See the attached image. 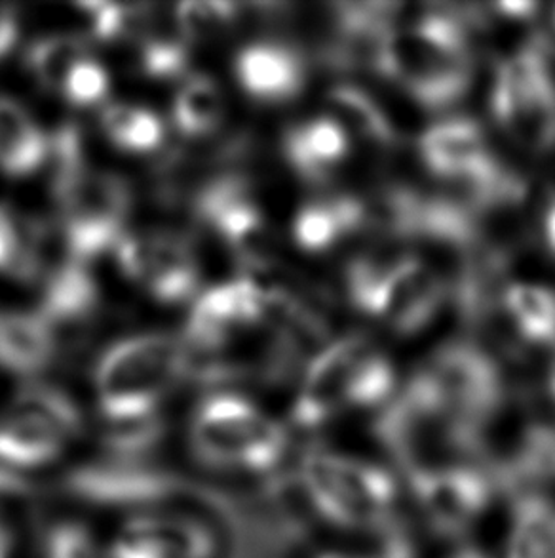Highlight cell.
<instances>
[{
  "mask_svg": "<svg viewBox=\"0 0 555 558\" xmlns=\"http://www.w3.org/2000/svg\"><path fill=\"white\" fill-rule=\"evenodd\" d=\"M489 15L473 4L432 7L384 37L371 71L424 111L453 109L472 90L473 33Z\"/></svg>",
  "mask_w": 555,
  "mask_h": 558,
  "instance_id": "6da1fadb",
  "label": "cell"
},
{
  "mask_svg": "<svg viewBox=\"0 0 555 558\" xmlns=\"http://www.w3.org/2000/svg\"><path fill=\"white\" fill-rule=\"evenodd\" d=\"M292 483L312 519L341 534L377 539L404 519L396 471L331 446H307L292 468Z\"/></svg>",
  "mask_w": 555,
  "mask_h": 558,
  "instance_id": "7a4b0ae2",
  "label": "cell"
},
{
  "mask_svg": "<svg viewBox=\"0 0 555 558\" xmlns=\"http://www.w3.org/2000/svg\"><path fill=\"white\" fill-rule=\"evenodd\" d=\"M193 460L219 475H246L259 484L289 473V430L238 392H211L193 412L188 425Z\"/></svg>",
  "mask_w": 555,
  "mask_h": 558,
  "instance_id": "3957f363",
  "label": "cell"
},
{
  "mask_svg": "<svg viewBox=\"0 0 555 558\" xmlns=\"http://www.w3.org/2000/svg\"><path fill=\"white\" fill-rule=\"evenodd\" d=\"M396 381V368L383 349L363 333H348L310 361L289 420L295 429L310 433L346 412L386 407Z\"/></svg>",
  "mask_w": 555,
  "mask_h": 558,
  "instance_id": "277c9868",
  "label": "cell"
},
{
  "mask_svg": "<svg viewBox=\"0 0 555 558\" xmlns=\"http://www.w3.org/2000/svg\"><path fill=\"white\" fill-rule=\"evenodd\" d=\"M343 288L350 307L404 338L432 325L449 300L445 275L415 254L354 257Z\"/></svg>",
  "mask_w": 555,
  "mask_h": 558,
  "instance_id": "5b68a950",
  "label": "cell"
},
{
  "mask_svg": "<svg viewBox=\"0 0 555 558\" xmlns=\"http://www.w3.org/2000/svg\"><path fill=\"white\" fill-rule=\"evenodd\" d=\"M185 368V345L172 336L141 333L114 343L99 359L94 376L99 412L106 422L158 414Z\"/></svg>",
  "mask_w": 555,
  "mask_h": 558,
  "instance_id": "8992f818",
  "label": "cell"
},
{
  "mask_svg": "<svg viewBox=\"0 0 555 558\" xmlns=\"http://www.w3.org/2000/svg\"><path fill=\"white\" fill-rule=\"evenodd\" d=\"M489 107L496 126L523 151H554L555 71L548 37L531 38L496 65Z\"/></svg>",
  "mask_w": 555,
  "mask_h": 558,
  "instance_id": "52a82bcc",
  "label": "cell"
},
{
  "mask_svg": "<svg viewBox=\"0 0 555 558\" xmlns=\"http://www.w3.org/2000/svg\"><path fill=\"white\" fill-rule=\"evenodd\" d=\"M491 460L455 461L404 476L417 519L430 536L462 544L496 499L504 498Z\"/></svg>",
  "mask_w": 555,
  "mask_h": 558,
  "instance_id": "ba28073f",
  "label": "cell"
},
{
  "mask_svg": "<svg viewBox=\"0 0 555 558\" xmlns=\"http://www.w3.org/2000/svg\"><path fill=\"white\" fill-rule=\"evenodd\" d=\"M415 372L458 422L483 437L489 438L508 407L510 387L503 366L476 341H447Z\"/></svg>",
  "mask_w": 555,
  "mask_h": 558,
  "instance_id": "9c48e42d",
  "label": "cell"
},
{
  "mask_svg": "<svg viewBox=\"0 0 555 558\" xmlns=\"http://www.w3.org/2000/svg\"><path fill=\"white\" fill-rule=\"evenodd\" d=\"M81 430L83 414L67 392L53 385H23L0 414V465L23 475L48 468Z\"/></svg>",
  "mask_w": 555,
  "mask_h": 558,
  "instance_id": "30bf717a",
  "label": "cell"
},
{
  "mask_svg": "<svg viewBox=\"0 0 555 558\" xmlns=\"http://www.w3.org/2000/svg\"><path fill=\"white\" fill-rule=\"evenodd\" d=\"M52 193L71 259L90 262L124 239L134 195L122 175L88 167Z\"/></svg>",
  "mask_w": 555,
  "mask_h": 558,
  "instance_id": "8fae6325",
  "label": "cell"
},
{
  "mask_svg": "<svg viewBox=\"0 0 555 558\" xmlns=\"http://www.w3.org/2000/svg\"><path fill=\"white\" fill-rule=\"evenodd\" d=\"M190 206L195 218L218 234L246 271H271L276 262V234L246 175H213L196 189Z\"/></svg>",
  "mask_w": 555,
  "mask_h": 558,
  "instance_id": "7c38bea8",
  "label": "cell"
},
{
  "mask_svg": "<svg viewBox=\"0 0 555 558\" xmlns=\"http://www.w3.org/2000/svg\"><path fill=\"white\" fill-rule=\"evenodd\" d=\"M61 488L88 506L152 507L181 494H193L196 484L150 461L106 458L71 469Z\"/></svg>",
  "mask_w": 555,
  "mask_h": 558,
  "instance_id": "4fadbf2b",
  "label": "cell"
},
{
  "mask_svg": "<svg viewBox=\"0 0 555 558\" xmlns=\"http://www.w3.org/2000/svg\"><path fill=\"white\" fill-rule=\"evenodd\" d=\"M122 272L147 288L155 300L177 305L195 295L200 267L185 234L150 231L124 236L116 246Z\"/></svg>",
  "mask_w": 555,
  "mask_h": 558,
  "instance_id": "5bb4252c",
  "label": "cell"
},
{
  "mask_svg": "<svg viewBox=\"0 0 555 558\" xmlns=\"http://www.w3.org/2000/svg\"><path fill=\"white\" fill-rule=\"evenodd\" d=\"M234 76L257 106H287L307 90L310 63L303 48L289 40L259 38L236 52Z\"/></svg>",
  "mask_w": 555,
  "mask_h": 558,
  "instance_id": "9a60e30c",
  "label": "cell"
},
{
  "mask_svg": "<svg viewBox=\"0 0 555 558\" xmlns=\"http://www.w3.org/2000/svg\"><path fill=\"white\" fill-rule=\"evenodd\" d=\"M353 155V136L333 114L295 122L282 136V157L308 185H328Z\"/></svg>",
  "mask_w": 555,
  "mask_h": 558,
  "instance_id": "2e32d148",
  "label": "cell"
},
{
  "mask_svg": "<svg viewBox=\"0 0 555 558\" xmlns=\"http://www.w3.org/2000/svg\"><path fill=\"white\" fill-rule=\"evenodd\" d=\"M366 231H371V204L348 193L310 198L300 204L292 221L295 246L314 256L328 254Z\"/></svg>",
  "mask_w": 555,
  "mask_h": 558,
  "instance_id": "e0dca14e",
  "label": "cell"
},
{
  "mask_svg": "<svg viewBox=\"0 0 555 558\" xmlns=\"http://www.w3.org/2000/svg\"><path fill=\"white\" fill-rule=\"evenodd\" d=\"M493 469L504 498L521 492L555 490V423H526L510 448L493 453Z\"/></svg>",
  "mask_w": 555,
  "mask_h": 558,
  "instance_id": "ac0fdd59",
  "label": "cell"
},
{
  "mask_svg": "<svg viewBox=\"0 0 555 558\" xmlns=\"http://www.w3.org/2000/svg\"><path fill=\"white\" fill-rule=\"evenodd\" d=\"M99 292L96 280L84 264L67 259L46 277L40 317L52 328L58 343L63 333L83 332L98 315Z\"/></svg>",
  "mask_w": 555,
  "mask_h": 558,
  "instance_id": "d6986e66",
  "label": "cell"
},
{
  "mask_svg": "<svg viewBox=\"0 0 555 558\" xmlns=\"http://www.w3.org/2000/svg\"><path fill=\"white\" fill-rule=\"evenodd\" d=\"M504 558H555V494L521 492L508 498Z\"/></svg>",
  "mask_w": 555,
  "mask_h": 558,
  "instance_id": "ffe728a7",
  "label": "cell"
},
{
  "mask_svg": "<svg viewBox=\"0 0 555 558\" xmlns=\"http://www.w3.org/2000/svg\"><path fill=\"white\" fill-rule=\"evenodd\" d=\"M58 338L40 313H0V368L20 376L46 371Z\"/></svg>",
  "mask_w": 555,
  "mask_h": 558,
  "instance_id": "44dd1931",
  "label": "cell"
},
{
  "mask_svg": "<svg viewBox=\"0 0 555 558\" xmlns=\"http://www.w3.org/2000/svg\"><path fill=\"white\" fill-rule=\"evenodd\" d=\"M52 140L25 107L0 96V172L12 178L35 174L50 159Z\"/></svg>",
  "mask_w": 555,
  "mask_h": 558,
  "instance_id": "7402d4cb",
  "label": "cell"
},
{
  "mask_svg": "<svg viewBox=\"0 0 555 558\" xmlns=\"http://www.w3.org/2000/svg\"><path fill=\"white\" fill-rule=\"evenodd\" d=\"M331 114L343 122L350 136L381 149L399 144V132L371 92L358 84H333L328 90Z\"/></svg>",
  "mask_w": 555,
  "mask_h": 558,
  "instance_id": "603a6c76",
  "label": "cell"
},
{
  "mask_svg": "<svg viewBox=\"0 0 555 558\" xmlns=\"http://www.w3.org/2000/svg\"><path fill=\"white\" fill-rule=\"evenodd\" d=\"M501 313L518 340L555 345L554 290L534 282H511L501 295Z\"/></svg>",
  "mask_w": 555,
  "mask_h": 558,
  "instance_id": "cb8c5ba5",
  "label": "cell"
},
{
  "mask_svg": "<svg viewBox=\"0 0 555 558\" xmlns=\"http://www.w3.org/2000/svg\"><path fill=\"white\" fill-rule=\"evenodd\" d=\"M136 37L137 63L143 75L170 81L187 71L190 40L181 29L175 15L168 17L150 12Z\"/></svg>",
  "mask_w": 555,
  "mask_h": 558,
  "instance_id": "d4e9b609",
  "label": "cell"
},
{
  "mask_svg": "<svg viewBox=\"0 0 555 558\" xmlns=\"http://www.w3.org/2000/svg\"><path fill=\"white\" fill-rule=\"evenodd\" d=\"M173 124L190 140H203L218 132L225 117V101L218 83L208 75L185 81L173 99Z\"/></svg>",
  "mask_w": 555,
  "mask_h": 558,
  "instance_id": "484cf974",
  "label": "cell"
},
{
  "mask_svg": "<svg viewBox=\"0 0 555 558\" xmlns=\"http://www.w3.org/2000/svg\"><path fill=\"white\" fill-rule=\"evenodd\" d=\"M86 52L88 48L84 45L83 38L73 35H50L30 43L25 52V68L40 88L61 92L71 71L88 58Z\"/></svg>",
  "mask_w": 555,
  "mask_h": 558,
  "instance_id": "4316f807",
  "label": "cell"
},
{
  "mask_svg": "<svg viewBox=\"0 0 555 558\" xmlns=\"http://www.w3.org/2000/svg\"><path fill=\"white\" fill-rule=\"evenodd\" d=\"M106 136L126 153H155L164 142V124L145 107L114 104L101 117Z\"/></svg>",
  "mask_w": 555,
  "mask_h": 558,
  "instance_id": "83f0119b",
  "label": "cell"
},
{
  "mask_svg": "<svg viewBox=\"0 0 555 558\" xmlns=\"http://www.w3.org/2000/svg\"><path fill=\"white\" fill-rule=\"evenodd\" d=\"M165 437V422L160 414L136 420L106 422L101 430V445L107 458L130 461H149Z\"/></svg>",
  "mask_w": 555,
  "mask_h": 558,
  "instance_id": "f1b7e54d",
  "label": "cell"
},
{
  "mask_svg": "<svg viewBox=\"0 0 555 558\" xmlns=\"http://www.w3.org/2000/svg\"><path fill=\"white\" fill-rule=\"evenodd\" d=\"M40 558H106L84 522L61 519L45 526L38 539Z\"/></svg>",
  "mask_w": 555,
  "mask_h": 558,
  "instance_id": "f546056e",
  "label": "cell"
},
{
  "mask_svg": "<svg viewBox=\"0 0 555 558\" xmlns=\"http://www.w3.org/2000/svg\"><path fill=\"white\" fill-rule=\"evenodd\" d=\"M240 15L233 2H185L177 7L175 17L188 40H208L229 29Z\"/></svg>",
  "mask_w": 555,
  "mask_h": 558,
  "instance_id": "4dcf8cb0",
  "label": "cell"
},
{
  "mask_svg": "<svg viewBox=\"0 0 555 558\" xmlns=\"http://www.w3.org/2000/svg\"><path fill=\"white\" fill-rule=\"evenodd\" d=\"M0 271L27 282L29 275V219L22 221L0 204Z\"/></svg>",
  "mask_w": 555,
  "mask_h": 558,
  "instance_id": "1f68e13d",
  "label": "cell"
},
{
  "mask_svg": "<svg viewBox=\"0 0 555 558\" xmlns=\"http://www.w3.org/2000/svg\"><path fill=\"white\" fill-rule=\"evenodd\" d=\"M91 20V31L99 40H116V38L137 35L143 23L149 17V7H122V4H83Z\"/></svg>",
  "mask_w": 555,
  "mask_h": 558,
  "instance_id": "d6a6232c",
  "label": "cell"
},
{
  "mask_svg": "<svg viewBox=\"0 0 555 558\" xmlns=\"http://www.w3.org/2000/svg\"><path fill=\"white\" fill-rule=\"evenodd\" d=\"M109 86H111V81H109L106 68L98 61L86 58L71 71L61 94L65 96L71 106L94 107L98 106L99 101L109 94Z\"/></svg>",
  "mask_w": 555,
  "mask_h": 558,
  "instance_id": "836d02e7",
  "label": "cell"
},
{
  "mask_svg": "<svg viewBox=\"0 0 555 558\" xmlns=\"http://www.w3.org/2000/svg\"><path fill=\"white\" fill-rule=\"evenodd\" d=\"M106 558H168L157 539L145 530L141 521L134 517L114 536L107 547Z\"/></svg>",
  "mask_w": 555,
  "mask_h": 558,
  "instance_id": "e575fe53",
  "label": "cell"
},
{
  "mask_svg": "<svg viewBox=\"0 0 555 558\" xmlns=\"http://www.w3.org/2000/svg\"><path fill=\"white\" fill-rule=\"evenodd\" d=\"M20 37V15L10 4H0V60L7 56Z\"/></svg>",
  "mask_w": 555,
  "mask_h": 558,
  "instance_id": "d590c367",
  "label": "cell"
},
{
  "mask_svg": "<svg viewBox=\"0 0 555 558\" xmlns=\"http://www.w3.org/2000/svg\"><path fill=\"white\" fill-rule=\"evenodd\" d=\"M541 241L544 250L555 259V191H550L542 206Z\"/></svg>",
  "mask_w": 555,
  "mask_h": 558,
  "instance_id": "8d00e7d4",
  "label": "cell"
},
{
  "mask_svg": "<svg viewBox=\"0 0 555 558\" xmlns=\"http://www.w3.org/2000/svg\"><path fill=\"white\" fill-rule=\"evenodd\" d=\"M489 10L495 12V15L506 17V20L526 22V20H531L536 15V12L541 10V4H536V2H498V4H491Z\"/></svg>",
  "mask_w": 555,
  "mask_h": 558,
  "instance_id": "74e56055",
  "label": "cell"
},
{
  "mask_svg": "<svg viewBox=\"0 0 555 558\" xmlns=\"http://www.w3.org/2000/svg\"><path fill=\"white\" fill-rule=\"evenodd\" d=\"M15 537L4 514L0 513V558L14 557Z\"/></svg>",
  "mask_w": 555,
  "mask_h": 558,
  "instance_id": "f35d334b",
  "label": "cell"
},
{
  "mask_svg": "<svg viewBox=\"0 0 555 558\" xmlns=\"http://www.w3.org/2000/svg\"><path fill=\"white\" fill-rule=\"evenodd\" d=\"M445 558H493L483 547L473 544H460L455 551H451Z\"/></svg>",
  "mask_w": 555,
  "mask_h": 558,
  "instance_id": "ab89813d",
  "label": "cell"
},
{
  "mask_svg": "<svg viewBox=\"0 0 555 558\" xmlns=\"http://www.w3.org/2000/svg\"><path fill=\"white\" fill-rule=\"evenodd\" d=\"M312 558H379L373 553H354V551H345V549H330V551H322L314 555Z\"/></svg>",
  "mask_w": 555,
  "mask_h": 558,
  "instance_id": "60d3db41",
  "label": "cell"
},
{
  "mask_svg": "<svg viewBox=\"0 0 555 558\" xmlns=\"http://www.w3.org/2000/svg\"><path fill=\"white\" fill-rule=\"evenodd\" d=\"M546 389H548V397L555 408V355L552 356L548 366V376H546Z\"/></svg>",
  "mask_w": 555,
  "mask_h": 558,
  "instance_id": "b9f144b4",
  "label": "cell"
},
{
  "mask_svg": "<svg viewBox=\"0 0 555 558\" xmlns=\"http://www.w3.org/2000/svg\"><path fill=\"white\" fill-rule=\"evenodd\" d=\"M552 31L555 33V8H554V14H552Z\"/></svg>",
  "mask_w": 555,
  "mask_h": 558,
  "instance_id": "7bdbcfd3",
  "label": "cell"
}]
</instances>
